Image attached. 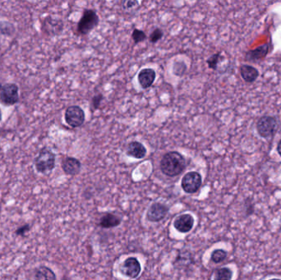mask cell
Returning a JSON list of instances; mask_svg holds the SVG:
<instances>
[{
  "label": "cell",
  "instance_id": "1",
  "mask_svg": "<svg viewBox=\"0 0 281 280\" xmlns=\"http://www.w3.org/2000/svg\"><path fill=\"white\" fill-rule=\"evenodd\" d=\"M160 170L168 177L181 174L186 168V160L178 151H169L164 155L160 164Z\"/></svg>",
  "mask_w": 281,
  "mask_h": 280
},
{
  "label": "cell",
  "instance_id": "2",
  "mask_svg": "<svg viewBox=\"0 0 281 280\" xmlns=\"http://www.w3.org/2000/svg\"><path fill=\"white\" fill-rule=\"evenodd\" d=\"M56 154L47 147H44L35 159V167L38 173L48 174L56 167Z\"/></svg>",
  "mask_w": 281,
  "mask_h": 280
},
{
  "label": "cell",
  "instance_id": "3",
  "mask_svg": "<svg viewBox=\"0 0 281 280\" xmlns=\"http://www.w3.org/2000/svg\"><path fill=\"white\" fill-rule=\"evenodd\" d=\"M257 131L262 138H271L278 130L279 121L276 116L264 115L257 122Z\"/></svg>",
  "mask_w": 281,
  "mask_h": 280
},
{
  "label": "cell",
  "instance_id": "4",
  "mask_svg": "<svg viewBox=\"0 0 281 280\" xmlns=\"http://www.w3.org/2000/svg\"><path fill=\"white\" fill-rule=\"evenodd\" d=\"M100 22L97 13L93 9H86L77 23V32L82 36L89 34Z\"/></svg>",
  "mask_w": 281,
  "mask_h": 280
},
{
  "label": "cell",
  "instance_id": "5",
  "mask_svg": "<svg viewBox=\"0 0 281 280\" xmlns=\"http://www.w3.org/2000/svg\"><path fill=\"white\" fill-rule=\"evenodd\" d=\"M19 101V87L16 84L6 83L0 85V102L10 106Z\"/></svg>",
  "mask_w": 281,
  "mask_h": 280
},
{
  "label": "cell",
  "instance_id": "6",
  "mask_svg": "<svg viewBox=\"0 0 281 280\" xmlns=\"http://www.w3.org/2000/svg\"><path fill=\"white\" fill-rule=\"evenodd\" d=\"M64 118L68 125L76 129L83 125L86 115L84 110L80 106L72 105L66 110Z\"/></svg>",
  "mask_w": 281,
  "mask_h": 280
},
{
  "label": "cell",
  "instance_id": "7",
  "mask_svg": "<svg viewBox=\"0 0 281 280\" xmlns=\"http://www.w3.org/2000/svg\"><path fill=\"white\" fill-rule=\"evenodd\" d=\"M202 176L197 172H189L182 179V187L187 193H195L202 186Z\"/></svg>",
  "mask_w": 281,
  "mask_h": 280
},
{
  "label": "cell",
  "instance_id": "8",
  "mask_svg": "<svg viewBox=\"0 0 281 280\" xmlns=\"http://www.w3.org/2000/svg\"><path fill=\"white\" fill-rule=\"evenodd\" d=\"M120 270L124 275L131 279H135L140 275L142 268L137 258L129 257L123 263Z\"/></svg>",
  "mask_w": 281,
  "mask_h": 280
},
{
  "label": "cell",
  "instance_id": "9",
  "mask_svg": "<svg viewBox=\"0 0 281 280\" xmlns=\"http://www.w3.org/2000/svg\"><path fill=\"white\" fill-rule=\"evenodd\" d=\"M270 50V44L265 43L256 49L248 50L245 55V60L250 63H258L267 56Z\"/></svg>",
  "mask_w": 281,
  "mask_h": 280
},
{
  "label": "cell",
  "instance_id": "10",
  "mask_svg": "<svg viewBox=\"0 0 281 280\" xmlns=\"http://www.w3.org/2000/svg\"><path fill=\"white\" fill-rule=\"evenodd\" d=\"M169 208L161 203H154L147 211V220L150 222H159L166 218L168 214Z\"/></svg>",
  "mask_w": 281,
  "mask_h": 280
},
{
  "label": "cell",
  "instance_id": "11",
  "mask_svg": "<svg viewBox=\"0 0 281 280\" xmlns=\"http://www.w3.org/2000/svg\"><path fill=\"white\" fill-rule=\"evenodd\" d=\"M193 224H194V219L192 215L188 214L180 215L173 223L174 228L183 233H188L192 230Z\"/></svg>",
  "mask_w": 281,
  "mask_h": 280
},
{
  "label": "cell",
  "instance_id": "12",
  "mask_svg": "<svg viewBox=\"0 0 281 280\" xmlns=\"http://www.w3.org/2000/svg\"><path fill=\"white\" fill-rule=\"evenodd\" d=\"M63 172L68 175H77L82 169V163L74 157H67L62 162Z\"/></svg>",
  "mask_w": 281,
  "mask_h": 280
},
{
  "label": "cell",
  "instance_id": "13",
  "mask_svg": "<svg viewBox=\"0 0 281 280\" xmlns=\"http://www.w3.org/2000/svg\"><path fill=\"white\" fill-rule=\"evenodd\" d=\"M155 77H156V73L154 69L144 68L140 72L137 79L142 89H147L152 86Z\"/></svg>",
  "mask_w": 281,
  "mask_h": 280
},
{
  "label": "cell",
  "instance_id": "14",
  "mask_svg": "<svg viewBox=\"0 0 281 280\" xmlns=\"http://www.w3.org/2000/svg\"><path fill=\"white\" fill-rule=\"evenodd\" d=\"M44 28L45 32H47V34L51 36L60 34L63 30V21L60 19L48 17L44 21Z\"/></svg>",
  "mask_w": 281,
  "mask_h": 280
},
{
  "label": "cell",
  "instance_id": "15",
  "mask_svg": "<svg viewBox=\"0 0 281 280\" xmlns=\"http://www.w3.org/2000/svg\"><path fill=\"white\" fill-rule=\"evenodd\" d=\"M147 148L139 142H131L127 147V155L137 160H141L147 155Z\"/></svg>",
  "mask_w": 281,
  "mask_h": 280
},
{
  "label": "cell",
  "instance_id": "16",
  "mask_svg": "<svg viewBox=\"0 0 281 280\" xmlns=\"http://www.w3.org/2000/svg\"><path fill=\"white\" fill-rule=\"evenodd\" d=\"M240 75L247 83H253L259 77V71L253 66L243 64L240 67Z\"/></svg>",
  "mask_w": 281,
  "mask_h": 280
},
{
  "label": "cell",
  "instance_id": "17",
  "mask_svg": "<svg viewBox=\"0 0 281 280\" xmlns=\"http://www.w3.org/2000/svg\"><path fill=\"white\" fill-rule=\"evenodd\" d=\"M33 278L34 280H57L56 273L45 265L35 269Z\"/></svg>",
  "mask_w": 281,
  "mask_h": 280
},
{
  "label": "cell",
  "instance_id": "18",
  "mask_svg": "<svg viewBox=\"0 0 281 280\" xmlns=\"http://www.w3.org/2000/svg\"><path fill=\"white\" fill-rule=\"evenodd\" d=\"M121 223L120 218L113 214H106L100 220V226L104 228H111L117 227Z\"/></svg>",
  "mask_w": 281,
  "mask_h": 280
},
{
  "label": "cell",
  "instance_id": "19",
  "mask_svg": "<svg viewBox=\"0 0 281 280\" xmlns=\"http://www.w3.org/2000/svg\"><path fill=\"white\" fill-rule=\"evenodd\" d=\"M122 8L125 12L133 13L139 9L140 3L137 0H124L121 3Z\"/></svg>",
  "mask_w": 281,
  "mask_h": 280
},
{
  "label": "cell",
  "instance_id": "20",
  "mask_svg": "<svg viewBox=\"0 0 281 280\" xmlns=\"http://www.w3.org/2000/svg\"><path fill=\"white\" fill-rule=\"evenodd\" d=\"M232 275L233 273L229 268H221L216 270L215 280H231Z\"/></svg>",
  "mask_w": 281,
  "mask_h": 280
},
{
  "label": "cell",
  "instance_id": "21",
  "mask_svg": "<svg viewBox=\"0 0 281 280\" xmlns=\"http://www.w3.org/2000/svg\"><path fill=\"white\" fill-rule=\"evenodd\" d=\"M221 52H217L216 54L210 56L208 58L207 60H206V63H207L208 68H210V69H213V70H217L218 68V64L221 61Z\"/></svg>",
  "mask_w": 281,
  "mask_h": 280
},
{
  "label": "cell",
  "instance_id": "22",
  "mask_svg": "<svg viewBox=\"0 0 281 280\" xmlns=\"http://www.w3.org/2000/svg\"><path fill=\"white\" fill-rule=\"evenodd\" d=\"M15 32V27L13 24L8 21H1L0 22V32L3 35L10 37Z\"/></svg>",
  "mask_w": 281,
  "mask_h": 280
},
{
  "label": "cell",
  "instance_id": "23",
  "mask_svg": "<svg viewBox=\"0 0 281 280\" xmlns=\"http://www.w3.org/2000/svg\"><path fill=\"white\" fill-rule=\"evenodd\" d=\"M227 257V252L221 249L215 250L211 254V261L215 263H221Z\"/></svg>",
  "mask_w": 281,
  "mask_h": 280
},
{
  "label": "cell",
  "instance_id": "24",
  "mask_svg": "<svg viewBox=\"0 0 281 280\" xmlns=\"http://www.w3.org/2000/svg\"><path fill=\"white\" fill-rule=\"evenodd\" d=\"M131 38L133 39L135 45H137L147 39V35L142 30L134 29L131 33Z\"/></svg>",
  "mask_w": 281,
  "mask_h": 280
},
{
  "label": "cell",
  "instance_id": "25",
  "mask_svg": "<svg viewBox=\"0 0 281 280\" xmlns=\"http://www.w3.org/2000/svg\"><path fill=\"white\" fill-rule=\"evenodd\" d=\"M163 36L164 32L162 30L160 29V28H155V29L153 31L152 33L150 35L149 39H150V41L151 42L152 44H155V43H157L159 40L162 39Z\"/></svg>",
  "mask_w": 281,
  "mask_h": 280
},
{
  "label": "cell",
  "instance_id": "26",
  "mask_svg": "<svg viewBox=\"0 0 281 280\" xmlns=\"http://www.w3.org/2000/svg\"><path fill=\"white\" fill-rule=\"evenodd\" d=\"M187 66L184 62H176L173 64V73L177 76L184 75Z\"/></svg>",
  "mask_w": 281,
  "mask_h": 280
},
{
  "label": "cell",
  "instance_id": "27",
  "mask_svg": "<svg viewBox=\"0 0 281 280\" xmlns=\"http://www.w3.org/2000/svg\"><path fill=\"white\" fill-rule=\"evenodd\" d=\"M103 100H104V95L102 94H95L92 97V105L93 109L95 110H98Z\"/></svg>",
  "mask_w": 281,
  "mask_h": 280
},
{
  "label": "cell",
  "instance_id": "28",
  "mask_svg": "<svg viewBox=\"0 0 281 280\" xmlns=\"http://www.w3.org/2000/svg\"><path fill=\"white\" fill-rule=\"evenodd\" d=\"M30 230H31L30 224H25V225L19 227L17 229L16 232H15V234L17 236H19V237H25L26 235V233H29Z\"/></svg>",
  "mask_w": 281,
  "mask_h": 280
},
{
  "label": "cell",
  "instance_id": "29",
  "mask_svg": "<svg viewBox=\"0 0 281 280\" xmlns=\"http://www.w3.org/2000/svg\"><path fill=\"white\" fill-rule=\"evenodd\" d=\"M276 149H277V152H278L280 156H281V139L280 140V142H278V145H277Z\"/></svg>",
  "mask_w": 281,
  "mask_h": 280
},
{
  "label": "cell",
  "instance_id": "30",
  "mask_svg": "<svg viewBox=\"0 0 281 280\" xmlns=\"http://www.w3.org/2000/svg\"><path fill=\"white\" fill-rule=\"evenodd\" d=\"M2 120V112H1V110H0V122Z\"/></svg>",
  "mask_w": 281,
  "mask_h": 280
},
{
  "label": "cell",
  "instance_id": "31",
  "mask_svg": "<svg viewBox=\"0 0 281 280\" xmlns=\"http://www.w3.org/2000/svg\"><path fill=\"white\" fill-rule=\"evenodd\" d=\"M279 280V279H272V280Z\"/></svg>",
  "mask_w": 281,
  "mask_h": 280
}]
</instances>
